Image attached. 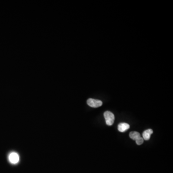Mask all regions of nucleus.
I'll return each mask as SVG.
<instances>
[{
    "label": "nucleus",
    "mask_w": 173,
    "mask_h": 173,
    "mask_svg": "<svg viewBox=\"0 0 173 173\" xmlns=\"http://www.w3.org/2000/svg\"><path fill=\"white\" fill-rule=\"evenodd\" d=\"M104 117L106 123L108 125H111L114 121V115L110 111H106L104 113Z\"/></svg>",
    "instance_id": "obj_1"
},
{
    "label": "nucleus",
    "mask_w": 173,
    "mask_h": 173,
    "mask_svg": "<svg viewBox=\"0 0 173 173\" xmlns=\"http://www.w3.org/2000/svg\"><path fill=\"white\" fill-rule=\"evenodd\" d=\"M87 104L91 107L98 108L102 105V102L99 99L89 98L87 100Z\"/></svg>",
    "instance_id": "obj_2"
},
{
    "label": "nucleus",
    "mask_w": 173,
    "mask_h": 173,
    "mask_svg": "<svg viewBox=\"0 0 173 173\" xmlns=\"http://www.w3.org/2000/svg\"><path fill=\"white\" fill-rule=\"evenodd\" d=\"M130 127L129 124L125 123H121L118 125V130L121 132H124Z\"/></svg>",
    "instance_id": "obj_3"
},
{
    "label": "nucleus",
    "mask_w": 173,
    "mask_h": 173,
    "mask_svg": "<svg viewBox=\"0 0 173 173\" xmlns=\"http://www.w3.org/2000/svg\"><path fill=\"white\" fill-rule=\"evenodd\" d=\"M10 161L12 163H16L19 161V156L18 154L15 152L11 153L9 156Z\"/></svg>",
    "instance_id": "obj_4"
},
{
    "label": "nucleus",
    "mask_w": 173,
    "mask_h": 173,
    "mask_svg": "<svg viewBox=\"0 0 173 173\" xmlns=\"http://www.w3.org/2000/svg\"><path fill=\"white\" fill-rule=\"evenodd\" d=\"M153 133V131L151 129H148L144 131L142 134L143 138L145 140H148L150 138V135Z\"/></svg>",
    "instance_id": "obj_5"
},
{
    "label": "nucleus",
    "mask_w": 173,
    "mask_h": 173,
    "mask_svg": "<svg viewBox=\"0 0 173 173\" xmlns=\"http://www.w3.org/2000/svg\"><path fill=\"white\" fill-rule=\"evenodd\" d=\"M129 136L131 139H132L133 140H134L135 141L137 139H138V138L141 137L140 133H139L138 132H136V131L131 132L129 134Z\"/></svg>",
    "instance_id": "obj_6"
},
{
    "label": "nucleus",
    "mask_w": 173,
    "mask_h": 173,
    "mask_svg": "<svg viewBox=\"0 0 173 173\" xmlns=\"http://www.w3.org/2000/svg\"><path fill=\"white\" fill-rule=\"evenodd\" d=\"M144 141V139L142 137H140L138 139H137L136 140V143L137 145H141Z\"/></svg>",
    "instance_id": "obj_7"
}]
</instances>
